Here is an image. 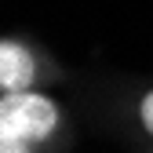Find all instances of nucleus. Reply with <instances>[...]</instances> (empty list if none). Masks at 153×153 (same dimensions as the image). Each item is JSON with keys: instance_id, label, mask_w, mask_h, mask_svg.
I'll list each match as a JSON object with an SVG mask.
<instances>
[{"instance_id": "3", "label": "nucleus", "mask_w": 153, "mask_h": 153, "mask_svg": "<svg viewBox=\"0 0 153 153\" xmlns=\"http://www.w3.org/2000/svg\"><path fill=\"white\" fill-rule=\"evenodd\" d=\"M139 124H142V131H146V135L153 139V88L139 99Z\"/></svg>"}, {"instance_id": "2", "label": "nucleus", "mask_w": 153, "mask_h": 153, "mask_svg": "<svg viewBox=\"0 0 153 153\" xmlns=\"http://www.w3.org/2000/svg\"><path fill=\"white\" fill-rule=\"evenodd\" d=\"M40 76V62L26 40L15 36H0V95L7 91H29L36 88Z\"/></svg>"}, {"instance_id": "1", "label": "nucleus", "mask_w": 153, "mask_h": 153, "mask_svg": "<svg viewBox=\"0 0 153 153\" xmlns=\"http://www.w3.org/2000/svg\"><path fill=\"white\" fill-rule=\"evenodd\" d=\"M62 128V106L44 91H7L0 95V135L22 139L29 146H44L55 139V131Z\"/></svg>"}, {"instance_id": "4", "label": "nucleus", "mask_w": 153, "mask_h": 153, "mask_svg": "<svg viewBox=\"0 0 153 153\" xmlns=\"http://www.w3.org/2000/svg\"><path fill=\"white\" fill-rule=\"evenodd\" d=\"M0 153H36V146H29L22 139H11V135H0Z\"/></svg>"}]
</instances>
